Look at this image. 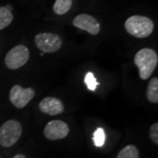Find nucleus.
Here are the masks:
<instances>
[{"label": "nucleus", "mask_w": 158, "mask_h": 158, "mask_svg": "<svg viewBox=\"0 0 158 158\" xmlns=\"http://www.w3.org/2000/svg\"><path fill=\"white\" fill-rule=\"evenodd\" d=\"M149 136L151 138L152 141L157 145L158 144V123H155L151 126L149 129Z\"/></svg>", "instance_id": "dca6fc26"}, {"label": "nucleus", "mask_w": 158, "mask_h": 158, "mask_svg": "<svg viewBox=\"0 0 158 158\" xmlns=\"http://www.w3.org/2000/svg\"><path fill=\"white\" fill-rule=\"evenodd\" d=\"M72 6V0H56L54 5V11L57 15H63L67 13Z\"/></svg>", "instance_id": "f8f14e48"}, {"label": "nucleus", "mask_w": 158, "mask_h": 158, "mask_svg": "<svg viewBox=\"0 0 158 158\" xmlns=\"http://www.w3.org/2000/svg\"><path fill=\"white\" fill-rule=\"evenodd\" d=\"M134 62L139 69L141 79L146 80L152 75L157 66L158 56L151 48H142L136 53Z\"/></svg>", "instance_id": "f257e3e1"}, {"label": "nucleus", "mask_w": 158, "mask_h": 158, "mask_svg": "<svg viewBox=\"0 0 158 158\" xmlns=\"http://www.w3.org/2000/svg\"><path fill=\"white\" fill-rule=\"evenodd\" d=\"M35 44L43 53H54L58 51L62 45V39L57 34L42 33L35 36Z\"/></svg>", "instance_id": "39448f33"}, {"label": "nucleus", "mask_w": 158, "mask_h": 158, "mask_svg": "<svg viewBox=\"0 0 158 158\" xmlns=\"http://www.w3.org/2000/svg\"><path fill=\"white\" fill-rule=\"evenodd\" d=\"M22 135V126L14 119L5 122L0 127V145L5 148L11 147Z\"/></svg>", "instance_id": "7ed1b4c3"}, {"label": "nucleus", "mask_w": 158, "mask_h": 158, "mask_svg": "<svg viewBox=\"0 0 158 158\" xmlns=\"http://www.w3.org/2000/svg\"><path fill=\"white\" fill-rule=\"evenodd\" d=\"M73 25L77 27L88 32L91 35H96L100 31V25L96 19L89 14H79L74 19Z\"/></svg>", "instance_id": "6e6552de"}, {"label": "nucleus", "mask_w": 158, "mask_h": 158, "mask_svg": "<svg viewBox=\"0 0 158 158\" xmlns=\"http://www.w3.org/2000/svg\"><path fill=\"white\" fill-rule=\"evenodd\" d=\"M106 141V133L103 128L98 127L93 134V142L96 147H102Z\"/></svg>", "instance_id": "4468645a"}, {"label": "nucleus", "mask_w": 158, "mask_h": 158, "mask_svg": "<svg viewBox=\"0 0 158 158\" xmlns=\"http://www.w3.org/2000/svg\"><path fill=\"white\" fill-rule=\"evenodd\" d=\"M154 22L148 17L135 15L128 18L125 22L127 32L136 38H146L153 33Z\"/></svg>", "instance_id": "f03ea898"}, {"label": "nucleus", "mask_w": 158, "mask_h": 158, "mask_svg": "<svg viewBox=\"0 0 158 158\" xmlns=\"http://www.w3.org/2000/svg\"><path fill=\"white\" fill-rule=\"evenodd\" d=\"M0 158H1V157H0Z\"/></svg>", "instance_id": "6ab92c4d"}, {"label": "nucleus", "mask_w": 158, "mask_h": 158, "mask_svg": "<svg viewBox=\"0 0 158 158\" xmlns=\"http://www.w3.org/2000/svg\"><path fill=\"white\" fill-rule=\"evenodd\" d=\"M13 15L6 6H0V30L7 27L12 21Z\"/></svg>", "instance_id": "9b49d317"}, {"label": "nucleus", "mask_w": 158, "mask_h": 158, "mask_svg": "<svg viewBox=\"0 0 158 158\" xmlns=\"http://www.w3.org/2000/svg\"><path fill=\"white\" fill-rule=\"evenodd\" d=\"M85 83L87 88L90 90H96L97 86L98 85V83L97 82L96 78L94 77V74L92 72H88V73L85 75Z\"/></svg>", "instance_id": "2eb2a0df"}, {"label": "nucleus", "mask_w": 158, "mask_h": 158, "mask_svg": "<svg viewBox=\"0 0 158 158\" xmlns=\"http://www.w3.org/2000/svg\"><path fill=\"white\" fill-rule=\"evenodd\" d=\"M40 112L48 114L51 116L60 114L63 112L64 106L62 102L54 97H47L40 102L39 105Z\"/></svg>", "instance_id": "1a4fd4ad"}, {"label": "nucleus", "mask_w": 158, "mask_h": 158, "mask_svg": "<svg viewBox=\"0 0 158 158\" xmlns=\"http://www.w3.org/2000/svg\"><path fill=\"white\" fill-rule=\"evenodd\" d=\"M12 158H27L26 156H24L22 154H19V155H16L15 156H13Z\"/></svg>", "instance_id": "f3484780"}, {"label": "nucleus", "mask_w": 158, "mask_h": 158, "mask_svg": "<svg viewBox=\"0 0 158 158\" xmlns=\"http://www.w3.org/2000/svg\"><path fill=\"white\" fill-rule=\"evenodd\" d=\"M29 59L28 48L24 45H18L12 48L6 56V65L10 69L21 68Z\"/></svg>", "instance_id": "20e7f679"}, {"label": "nucleus", "mask_w": 158, "mask_h": 158, "mask_svg": "<svg viewBox=\"0 0 158 158\" xmlns=\"http://www.w3.org/2000/svg\"><path fill=\"white\" fill-rule=\"evenodd\" d=\"M69 133V126L62 120L55 119L49 121L44 129V135L46 138L55 141V140H60L63 139L68 135Z\"/></svg>", "instance_id": "0eeeda50"}, {"label": "nucleus", "mask_w": 158, "mask_h": 158, "mask_svg": "<svg viewBox=\"0 0 158 158\" xmlns=\"http://www.w3.org/2000/svg\"><path fill=\"white\" fill-rule=\"evenodd\" d=\"M6 7L7 8V9H8V10H9V11H11V10H12V7H11V6H9V5H8V6H6Z\"/></svg>", "instance_id": "a211bd4d"}, {"label": "nucleus", "mask_w": 158, "mask_h": 158, "mask_svg": "<svg viewBox=\"0 0 158 158\" xmlns=\"http://www.w3.org/2000/svg\"><path fill=\"white\" fill-rule=\"evenodd\" d=\"M148 100L154 104L158 103V78L153 77L148 85L147 88Z\"/></svg>", "instance_id": "9d476101"}, {"label": "nucleus", "mask_w": 158, "mask_h": 158, "mask_svg": "<svg viewBox=\"0 0 158 158\" xmlns=\"http://www.w3.org/2000/svg\"><path fill=\"white\" fill-rule=\"evenodd\" d=\"M117 158H139V150L135 145H127L119 151Z\"/></svg>", "instance_id": "ddd939ff"}, {"label": "nucleus", "mask_w": 158, "mask_h": 158, "mask_svg": "<svg viewBox=\"0 0 158 158\" xmlns=\"http://www.w3.org/2000/svg\"><path fill=\"white\" fill-rule=\"evenodd\" d=\"M35 91L32 88H23L20 85H14L10 90V100L15 107L24 108L33 99Z\"/></svg>", "instance_id": "423d86ee"}]
</instances>
